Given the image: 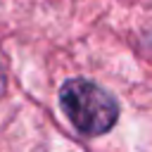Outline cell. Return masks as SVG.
I'll list each match as a JSON object with an SVG mask.
<instances>
[{
	"instance_id": "1",
	"label": "cell",
	"mask_w": 152,
	"mask_h": 152,
	"mask_svg": "<svg viewBox=\"0 0 152 152\" xmlns=\"http://www.w3.org/2000/svg\"><path fill=\"white\" fill-rule=\"evenodd\" d=\"M59 102L69 121L86 135H102L116 121L114 97L86 78H69L59 90Z\"/></svg>"
},
{
	"instance_id": "2",
	"label": "cell",
	"mask_w": 152,
	"mask_h": 152,
	"mask_svg": "<svg viewBox=\"0 0 152 152\" xmlns=\"http://www.w3.org/2000/svg\"><path fill=\"white\" fill-rule=\"evenodd\" d=\"M2 90H5V74L0 71V95H2Z\"/></svg>"
}]
</instances>
